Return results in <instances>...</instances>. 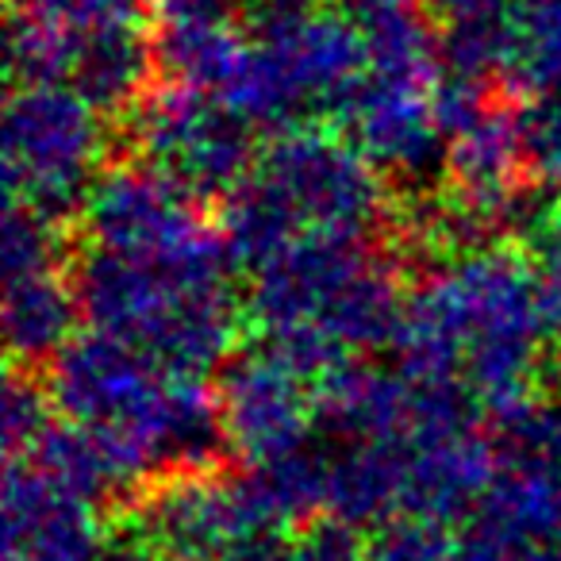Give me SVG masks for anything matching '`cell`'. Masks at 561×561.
Segmentation results:
<instances>
[{"instance_id": "28", "label": "cell", "mask_w": 561, "mask_h": 561, "mask_svg": "<svg viewBox=\"0 0 561 561\" xmlns=\"http://www.w3.org/2000/svg\"><path fill=\"white\" fill-rule=\"evenodd\" d=\"M538 312H542L546 339L561 346V265L538 262Z\"/></svg>"}, {"instance_id": "11", "label": "cell", "mask_w": 561, "mask_h": 561, "mask_svg": "<svg viewBox=\"0 0 561 561\" xmlns=\"http://www.w3.org/2000/svg\"><path fill=\"white\" fill-rule=\"evenodd\" d=\"M247 39L270 50L289 73L308 112H331L339 119L369 78L354 20L316 9V0H247Z\"/></svg>"}, {"instance_id": "18", "label": "cell", "mask_w": 561, "mask_h": 561, "mask_svg": "<svg viewBox=\"0 0 561 561\" xmlns=\"http://www.w3.org/2000/svg\"><path fill=\"white\" fill-rule=\"evenodd\" d=\"M93 12L81 0H24L9 16V70L20 85H70Z\"/></svg>"}, {"instance_id": "7", "label": "cell", "mask_w": 561, "mask_h": 561, "mask_svg": "<svg viewBox=\"0 0 561 561\" xmlns=\"http://www.w3.org/2000/svg\"><path fill=\"white\" fill-rule=\"evenodd\" d=\"M104 112L73 85H20L4 104L9 204L62 224L85 211L104 173Z\"/></svg>"}, {"instance_id": "9", "label": "cell", "mask_w": 561, "mask_h": 561, "mask_svg": "<svg viewBox=\"0 0 561 561\" xmlns=\"http://www.w3.org/2000/svg\"><path fill=\"white\" fill-rule=\"evenodd\" d=\"M254 127L219 96L188 85H154L131 108L139 158L196 196H227L254 170Z\"/></svg>"}, {"instance_id": "32", "label": "cell", "mask_w": 561, "mask_h": 561, "mask_svg": "<svg viewBox=\"0 0 561 561\" xmlns=\"http://www.w3.org/2000/svg\"><path fill=\"white\" fill-rule=\"evenodd\" d=\"M12 4H24V0H12Z\"/></svg>"}, {"instance_id": "14", "label": "cell", "mask_w": 561, "mask_h": 561, "mask_svg": "<svg viewBox=\"0 0 561 561\" xmlns=\"http://www.w3.org/2000/svg\"><path fill=\"white\" fill-rule=\"evenodd\" d=\"M496 473L500 450L477 427L427 443H408L404 519L446 527L461 515H473L489 496Z\"/></svg>"}, {"instance_id": "26", "label": "cell", "mask_w": 561, "mask_h": 561, "mask_svg": "<svg viewBox=\"0 0 561 561\" xmlns=\"http://www.w3.org/2000/svg\"><path fill=\"white\" fill-rule=\"evenodd\" d=\"M293 546H297L300 561H366L369 550V542L362 538L358 527H346V523L328 519V515L300 527Z\"/></svg>"}, {"instance_id": "23", "label": "cell", "mask_w": 561, "mask_h": 561, "mask_svg": "<svg viewBox=\"0 0 561 561\" xmlns=\"http://www.w3.org/2000/svg\"><path fill=\"white\" fill-rule=\"evenodd\" d=\"M62 224L27 211L20 204H9V216L0 227V262H4V280L27 277V273L62 270Z\"/></svg>"}, {"instance_id": "2", "label": "cell", "mask_w": 561, "mask_h": 561, "mask_svg": "<svg viewBox=\"0 0 561 561\" xmlns=\"http://www.w3.org/2000/svg\"><path fill=\"white\" fill-rule=\"evenodd\" d=\"M50 400L108 458L119 496L170 473L208 469L224 446L216 389L170 374L108 335H81L50 362Z\"/></svg>"}, {"instance_id": "22", "label": "cell", "mask_w": 561, "mask_h": 561, "mask_svg": "<svg viewBox=\"0 0 561 561\" xmlns=\"http://www.w3.org/2000/svg\"><path fill=\"white\" fill-rule=\"evenodd\" d=\"M515 135L527 188L561 193V96H535L515 108Z\"/></svg>"}, {"instance_id": "1", "label": "cell", "mask_w": 561, "mask_h": 561, "mask_svg": "<svg viewBox=\"0 0 561 561\" xmlns=\"http://www.w3.org/2000/svg\"><path fill=\"white\" fill-rule=\"evenodd\" d=\"M538 270L512 250L443 262L400 316L397 369L427 389H461L492 427L535 404L542 377Z\"/></svg>"}, {"instance_id": "16", "label": "cell", "mask_w": 561, "mask_h": 561, "mask_svg": "<svg viewBox=\"0 0 561 561\" xmlns=\"http://www.w3.org/2000/svg\"><path fill=\"white\" fill-rule=\"evenodd\" d=\"M354 27L366 47L369 78L438 89L446 78L443 39L420 0H358Z\"/></svg>"}, {"instance_id": "33", "label": "cell", "mask_w": 561, "mask_h": 561, "mask_svg": "<svg viewBox=\"0 0 561 561\" xmlns=\"http://www.w3.org/2000/svg\"><path fill=\"white\" fill-rule=\"evenodd\" d=\"M351 4H358V0H351Z\"/></svg>"}, {"instance_id": "6", "label": "cell", "mask_w": 561, "mask_h": 561, "mask_svg": "<svg viewBox=\"0 0 561 561\" xmlns=\"http://www.w3.org/2000/svg\"><path fill=\"white\" fill-rule=\"evenodd\" d=\"M93 250L185 277H227L231 250L201 208V196L147 162L112 165L85 201Z\"/></svg>"}, {"instance_id": "12", "label": "cell", "mask_w": 561, "mask_h": 561, "mask_svg": "<svg viewBox=\"0 0 561 561\" xmlns=\"http://www.w3.org/2000/svg\"><path fill=\"white\" fill-rule=\"evenodd\" d=\"M93 500L78 496L32 461H9L4 473V561H104Z\"/></svg>"}, {"instance_id": "10", "label": "cell", "mask_w": 561, "mask_h": 561, "mask_svg": "<svg viewBox=\"0 0 561 561\" xmlns=\"http://www.w3.org/2000/svg\"><path fill=\"white\" fill-rule=\"evenodd\" d=\"M224 446L247 469H265L308 450L316 385L270 343L227 358L216 385Z\"/></svg>"}, {"instance_id": "20", "label": "cell", "mask_w": 561, "mask_h": 561, "mask_svg": "<svg viewBox=\"0 0 561 561\" xmlns=\"http://www.w3.org/2000/svg\"><path fill=\"white\" fill-rule=\"evenodd\" d=\"M500 20V81L527 101L561 93V0H507Z\"/></svg>"}, {"instance_id": "5", "label": "cell", "mask_w": 561, "mask_h": 561, "mask_svg": "<svg viewBox=\"0 0 561 561\" xmlns=\"http://www.w3.org/2000/svg\"><path fill=\"white\" fill-rule=\"evenodd\" d=\"M73 285L96 335L131 346L170 374L204 377L231 358L239 308L227 277H185L89 250Z\"/></svg>"}, {"instance_id": "21", "label": "cell", "mask_w": 561, "mask_h": 561, "mask_svg": "<svg viewBox=\"0 0 561 561\" xmlns=\"http://www.w3.org/2000/svg\"><path fill=\"white\" fill-rule=\"evenodd\" d=\"M242 55H247V39L242 32H234V24L162 27L154 35V62L165 73V81L211 96L224 93Z\"/></svg>"}, {"instance_id": "8", "label": "cell", "mask_w": 561, "mask_h": 561, "mask_svg": "<svg viewBox=\"0 0 561 561\" xmlns=\"http://www.w3.org/2000/svg\"><path fill=\"white\" fill-rule=\"evenodd\" d=\"M127 535L162 561H234L277 538L280 523L250 469L239 477L193 469L142 489Z\"/></svg>"}, {"instance_id": "31", "label": "cell", "mask_w": 561, "mask_h": 561, "mask_svg": "<svg viewBox=\"0 0 561 561\" xmlns=\"http://www.w3.org/2000/svg\"><path fill=\"white\" fill-rule=\"evenodd\" d=\"M93 16H139V0H81Z\"/></svg>"}, {"instance_id": "25", "label": "cell", "mask_w": 561, "mask_h": 561, "mask_svg": "<svg viewBox=\"0 0 561 561\" xmlns=\"http://www.w3.org/2000/svg\"><path fill=\"white\" fill-rule=\"evenodd\" d=\"M366 561H458V538L435 523L397 519L369 538Z\"/></svg>"}, {"instance_id": "3", "label": "cell", "mask_w": 561, "mask_h": 561, "mask_svg": "<svg viewBox=\"0 0 561 561\" xmlns=\"http://www.w3.org/2000/svg\"><path fill=\"white\" fill-rule=\"evenodd\" d=\"M408 300L400 273L369 239L305 234L254 270L250 316L265 343L305 377L354 362L358 351L392 346Z\"/></svg>"}, {"instance_id": "27", "label": "cell", "mask_w": 561, "mask_h": 561, "mask_svg": "<svg viewBox=\"0 0 561 561\" xmlns=\"http://www.w3.org/2000/svg\"><path fill=\"white\" fill-rule=\"evenodd\" d=\"M247 9V0H154V12L162 27L188 24H231V16Z\"/></svg>"}, {"instance_id": "13", "label": "cell", "mask_w": 561, "mask_h": 561, "mask_svg": "<svg viewBox=\"0 0 561 561\" xmlns=\"http://www.w3.org/2000/svg\"><path fill=\"white\" fill-rule=\"evenodd\" d=\"M438 89L408 81L366 78L339 112L346 139L381 173L420 181L446 162V135L438 124Z\"/></svg>"}, {"instance_id": "15", "label": "cell", "mask_w": 561, "mask_h": 561, "mask_svg": "<svg viewBox=\"0 0 561 561\" xmlns=\"http://www.w3.org/2000/svg\"><path fill=\"white\" fill-rule=\"evenodd\" d=\"M408 443H339L328 450L323 515L346 527H389L404 519Z\"/></svg>"}, {"instance_id": "17", "label": "cell", "mask_w": 561, "mask_h": 561, "mask_svg": "<svg viewBox=\"0 0 561 561\" xmlns=\"http://www.w3.org/2000/svg\"><path fill=\"white\" fill-rule=\"evenodd\" d=\"M154 70V39L142 35L139 16H93L70 85L93 108L119 112L135 108L150 93Z\"/></svg>"}, {"instance_id": "30", "label": "cell", "mask_w": 561, "mask_h": 561, "mask_svg": "<svg viewBox=\"0 0 561 561\" xmlns=\"http://www.w3.org/2000/svg\"><path fill=\"white\" fill-rule=\"evenodd\" d=\"M234 561H300V553H297V546L289 542V538H265V542H257L254 550H247L242 558H234Z\"/></svg>"}, {"instance_id": "24", "label": "cell", "mask_w": 561, "mask_h": 561, "mask_svg": "<svg viewBox=\"0 0 561 561\" xmlns=\"http://www.w3.org/2000/svg\"><path fill=\"white\" fill-rule=\"evenodd\" d=\"M4 450H9V461H24L35 454V446L43 443L55 420V400L43 385H35L32 377L12 374L9 385H4Z\"/></svg>"}, {"instance_id": "29", "label": "cell", "mask_w": 561, "mask_h": 561, "mask_svg": "<svg viewBox=\"0 0 561 561\" xmlns=\"http://www.w3.org/2000/svg\"><path fill=\"white\" fill-rule=\"evenodd\" d=\"M431 16H443L446 24H461V20L473 16H489V12H500L507 0H420Z\"/></svg>"}, {"instance_id": "19", "label": "cell", "mask_w": 561, "mask_h": 561, "mask_svg": "<svg viewBox=\"0 0 561 561\" xmlns=\"http://www.w3.org/2000/svg\"><path fill=\"white\" fill-rule=\"evenodd\" d=\"M81 320L78 285L62 270L4 280V343L16 362H55L73 343Z\"/></svg>"}, {"instance_id": "4", "label": "cell", "mask_w": 561, "mask_h": 561, "mask_svg": "<svg viewBox=\"0 0 561 561\" xmlns=\"http://www.w3.org/2000/svg\"><path fill=\"white\" fill-rule=\"evenodd\" d=\"M389 211L381 170L346 135H273L247 181L224 196L219 231L234 265H265L305 234L369 239Z\"/></svg>"}]
</instances>
